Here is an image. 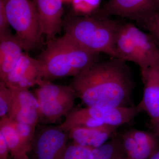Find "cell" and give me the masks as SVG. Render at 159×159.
I'll list each match as a JSON object with an SVG mask.
<instances>
[{"label": "cell", "instance_id": "obj_22", "mask_svg": "<svg viewBox=\"0 0 159 159\" xmlns=\"http://www.w3.org/2000/svg\"><path fill=\"white\" fill-rule=\"evenodd\" d=\"M139 24L148 31L159 47V13L152 15Z\"/></svg>", "mask_w": 159, "mask_h": 159}, {"label": "cell", "instance_id": "obj_14", "mask_svg": "<svg viewBox=\"0 0 159 159\" xmlns=\"http://www.w3.org/2000/svg\"><path fill=\"white\" fill-rule=\"evenodd\" d=\"M22 45L11 32L0 35V79L3 80L19 61L23 54Z\"/></svg>", "mask_w": 159, "mask_h": 159}, {"label": "cell", "instance_id": "obj_15", "mask_svg": "<svg viewBox=\"0 0 159 159\" xmlns=\"http://www.w3.org/2000/svg\"><path fill=\"white\" fill-rule=\"evenodd\" d=\"M130 131L136 141L138 148L129 159H148L159 149V136L153 131L136 129H131Z\"/></svg>", "mask_w": 159, "mask_h": 159}, {"label": "cell", "instance_id": "obj_12", "mask_svg": "<svg viewBox=\"0 0 159 159\" xmlns=\"http://www.w3.org/2000/svg\"><path fill=\"white\" fill-rule=\"evenodd\" d=\"M142 81L143 97L137 106L141 112H145L148 115L152 128L159 121V63L148 69Z\"/></svg>", "mask_w": 159, "mask_h": 159}, {"label": "cell", "instance_id": "obj_10", "mask_svg": "<svg viewBox=\"0 0 159 159\" xmlns=\"http://www.w3.org/2000/svg\"><path fill=\"white\" fill-rule=\"evenodd\" d=\"M10 89L12 101L7 116L13 121L26 123L36 128L40 118L36 96L29 89Z\"/></svg>", "mask_w": 159, "mask_h": 159}, {"label": "cell", "instance_id": "obj_13", "mask_svg": "<svg viewBox=\"0 0 159 159\" xmlns=\"http://www.w3.org/2000/svg\"><path fill=\"white\" fill-rule=\"evenodd\" d=\"M118 127L104 125L90 128H74L67 134L68 138L75 144L93 149L116 136Z\"/></svg>", "mask_w": 159, "mask_h": 159}, {"label": "cell", "instance_id": "obj_3", "mask_svg": "<svg viewBox=\"0 0 159 159\" xmlns=\"http://www.w3.org/2000/svg\"><path fill=\"white\" fill-rule=\"evenodd\" d=\"M103 14L75 16L63 21V29L83 47L93 53L118 58L116 39L121 23Z\"/></svg>", "mask_w": 159, "mask_h": 159}, {"label": "cell", "instance_id": "obj_27", "mask_svg": "<svg viewBox=\"0 0 159 159\" xmlns=\"http://www.w3.org/2000/svg\"><path fill=\"white\" fill-rule=\"evenodd\" d=\"M152 131L159 136V121L152 128Z\"/></svg>", "mask_w": 159, "mask_h": 159}, {"label": "cell", "instance_id": "obj_29", "mask_svg": "<svg viewBox=\"0 0 159 159\" xmlns=\"http://www.w3.org/2000/svg\"><path fill=\"white\" fill-rule=\"evenodd\" d=\"M148 159H159V149L154 152Z\"/></svg>", "mask_w": 159, "mask_h": 159}, {"label": "cell", "instance_id": "obj_24", "mask_svg": "<svg viewBox=\"0 0 159 159\" xmlns=\"http://www.w3.org/2000/svg\"><path fill=\"white\" fill-rule=\"evenodd\" d=\"M101 0H74V5L78 11L88 12L97 8Z\"/></svg>", "mask_w": 159, "mask_h": 159}, {"label": "cell", "instance_id": "obj_4", "mask_svg": "<svg viewBox=\"0 0 159 159\" xmlns=\"http://www.w3.org/2000/svg\"><path fill=\"white\" fill-rule=\"evenodd\" d=\"M119 59L139 66L142 80L149 68L159 63V47L150 34L132 23L121 24L116 39Z\"/></svg>", "mask_w": 159, "mask_h": 159}, {"label": "cell", "instance_id": "obj_32", "mask_svg": "<svg viewBox=\"0 0 159 159\" xmlns=\"http://www.w3.org/2000/svg\"><path fill=\"white\" fill-rule=\"evenodd\" d=\"M158 13H159V10L158 11Z\"/></svg>", "mask_w": 159, "mask_h": 159}, {"label": "cell", "instance_id": "obj_23", "mask_svg": "<svg viewBox=\"0 0 159 159\" xmlns=\"http://www.w3.org/2000/svg\"><path fill=\"white\" fill-rule=\"evenodd\" d=\"M122 144L126 156L128 158L130 157L138 149V144L130 130L122 134Z\"/></svg>", "mask_w": 159, "mask_h": 159}, {"label": "cell", "instance_id": "obj_1", "mask_svg": "<svg viewBox=\"0 0 159 159\" xmlns=\"http://www.w3.org/2000/svg\"><path fill=\"white\" fill-rule=\"evenodd\" d=\"M70 86L85 107L134 105L133 75L126 62L119 58L98 60L73 77Z\"/></svg>", "mask_w": 159, "mask_h": 159}, {"label": "cell", "instance_id": "obj_25", "mask_svg": "<svg viewBox=\"0 0 159 159\" xmlns=\"http://www.w3.org/2000/svg\"><path fill=\"white\" fill-rule=\"evenodd\" d=\"M6 16L3 0H0V35L11 32Z\"/></svg>", "mask_w": 159, "mask_h": 159}, {"label": "cell", "instance_id": "obj_26", "mask_svg": "<svg viewBox=\"0 0 159 159\" xmlns=\"http://www.w3.org/2000/svg\"><path fill=\"white\" fill-rule=\"evenodd\" d=\"M9 152L10 150L7 142L3 135L0 133V159H8Z\"/></svg>", "mask_w": 159, "mask_h": 159}, {"label": "cell", "instance_id": "obj_28", "mask_svg": "<svg viewBox=\"0 0 159 159\" xmlns=\"http://www.w3.org/2000/svg\"><path fill=\"white\" fill-rule=\"evenodd\" d=\"M13 159H30L29 157L27 155V154H23L21 155L18 156L14 157Z\"/></svg>", "mask_w": 159, "mask_h": 159}, {"label": "cell", "instance_id": "obj_17", "mask_svg": "<svg viewBox=\"0 0 159 159\" xmlns=\"http://www.w3.org/2000/svg\"><path fill=\"white\" fill-rule=\"evenodd\" d=\"M104 125L100 120L86 112L83 108L74 107L66 115L64 121L58 126L67 133L74 128H90Z\"/></svg>", "mask_w": 159, "mask_h": 159}, {"label": "cell", "instance_id": "obj_9", "mask_svg": "<svg viewBox=\"0 0 159 159\" xmlns=\"http://www.w3.org/2000/svg\"><path fill=\"white\" fill-rule=\"evenodd\" d=\"M159 9L157 0H108L101 12L107 16L128 19L140 24Z\"/></svg>", "mask_w": 159, "mask_h": 159}, {"label": "cell", "instance_id": "obj_6", "mask_svg": "<svg viewBox=\"0 0 159 159\" xmlns=\"http://www.w3.org/2000/svg\"><path fill=\"white\" fill-rule=\"evenodd\" d=\"M35 90L39 111V122L50 124L65 116L74 107L77 97L70 86L55 84L44 80Z\"/></svg>", "mask_w": 159, "mask_h": 159}, {"label": "cell", "instance_id": "obj_21", "mask_svg": "<svg viewBox=\"0 0 159 159\" xmlns=\"http://www.w3.org/2000/svg\"><path fill=\"white\" fill-rule=\"evenodd\" d=\"M12 101V93L11 89L5 83L0 81V117L7 116Z\"/></svg>", "mask_w": 159, "mask_h": 159}, {"label": "cell", "instance_id": "obj_16", "mask_svg": "<svg viewBox=\"0 0 159 159\" xmlns=\"http://www.w3.org/2000/svg\"><path fill=\"white\" fill-rule=\"evenodd\" d=\"M0 133L5 138L12 158L27 153L31 150V147L21 139L7 116L1 118Z\"/></svg>", "mask_w": 159, "mask_h": 159}, {"label": "cell", "instance_id": "obj_2", "mask_svg": "<svg viewBox=\"0 0 159 159\" xmlns=\"http://www.w3.org/2000/svg\"><path fill=\"white\" fill-rule=\"evenodd\" d=\"M98 54L83 47L68 34L47 42L40 54L43 69L44 80L51 81L76 76L98 60Z\"/></svg>", "mask_w": 159, "mask_h": 159}, {"label": "cell", "instance_id": "obj_30", "mask_svg": "<svg viewBox=\"0 0 159 159\" xmlns=\"http://www.w3.org/2000/svg\"><path fill=\"white\" fill-rule=\"evenodd\" d=\"M120 159H129L128 158H127V157H126L122 158H121Z\"/></svg>", "mask_w": 159, "mask_h": 159}, {"label": "cell", "instance_id": "obj_7", "mask_svg": "<svg viewBox=\"0 0 159 159\" xmlns=\"http://www.w3.org/2000/svg\"><path fill=\"white\" fill-rule=\"evenodd\" d=\"M68 139L58 125L42 127L35 131L31 144L34 159H63Z\"/></svg>", "mask_w": 159, "mask_h": 159}, {"label": "cell", "instance_id": "obj_31", "mask_svg": "<svg viewBox=\"0 0 159 159\" xmlns=\"http://www.w3.org/2000/svg\"><path fill=\"white\" fill-rule=\"evenodd\" d=\"M157 2H158L159 4V0H157Z\"/></svg>", "mask_w": 159, "mask_h": 159}, {"label": "cell", "instance_id": "obj_20", "mask_svg": "<svg viewBox=\"0 0 159 159\" xmlns=\"http://www.w3.org/2000/svg\"><path fill=\"white\" fill-rule=\"evenodd\" d=\"M92 149L73 142L67 146L63 159H91Z\"/></svg>", "mask_w": 159, "mask_h": 159}, {"label": "cell", "instance_id": "obj_11", "mask_svg": "<svg viewBox=\"0 0 159 159\" xmlns=\"http://www.w3.org/2000/svg\"><path fill=\"white\" fill-rule=\"evenodd\" d=\"M37 10L47 42L54 39L63 28L62 0H32Z\"/></svg>", "mask_w": 159, "mask_h": 159}, {"label": "cell", "instance_id": "obj_19", "mask_svg": "<svg viewBox=\"0 0 159 159\" xmlns=\"http://www.w3.org/2000/svg\"><path fill=\"white\" fill-rule=\"evenodd\" d=\"M10 120L21 139L26 144L31 147L36 128L26 123L13 121L10 119Z\"/></svg>", "mask_w": 159, "mask_h": 159}, {"label": "cell", "instance_id": "obj_8", "mask_svg": "<svg viewBox=\"0 0 159 159\" xmlns=\"http://www.w3.org/2000/svg\"><path fill=\"white\" fill-rule=\"evenodd\" d=\"M43 76L41 61L23 53L17 65L2 81L10 89H29L38 85Z\"/></svg>", "mask_w": 159, "mask_h": 159}, {"label": "cell", "instance_id": "obj_5", "mask_svg": "<svg viewBox=\"0 0 159 159\" xmlns=\"http://www.w3.org/2000/svg\"><path fill=\"white\" fill-rule=\"evenodd\" d=\"M8 21L24 51L42 46L43 35L37 10L32 0H3Z\"/></svg>", "mask_w": 159, "mask_h": 159}, {"label": "cell", "instance_id": "obj_18", "mask_svg": "<svg viewBox=\"0 0 159 159\" xmlns=\"http://www.w3.org/2000/svg\"><path fill=\"white\" fill-rule=\"evenodd\" d=\"M122 134L116 136L101 146L92 149L91 159H120L126 157Z\"/></svg>", "mask_w": 159, "mask_h": 159}]
</instances>
